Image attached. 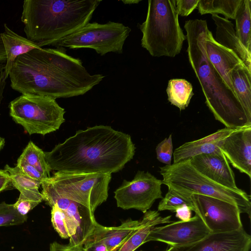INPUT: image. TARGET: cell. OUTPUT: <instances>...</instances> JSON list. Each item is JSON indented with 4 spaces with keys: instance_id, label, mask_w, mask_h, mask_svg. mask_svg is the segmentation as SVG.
I'll return each mask as SVG.
<instances>
[{
    "instance_id": "18",
    "label": "cell",
    "mask_w": 251,
    "mask_h": 251,
    "mask_svg": "<svg viewBox=\"0 0 251 251\" xmlns=\"http://www.w3.org/2000/svg\"><path fill=\"white\" fill-rule=\"evenodd\" d=\"M234 130L225 127L200 139L184 143L174 151V163L200 154L222 153L221 146L223 140Z\"/></svg>"
},
{
    "instance_id": "19",
    "label": "cell",
    "mask_w": 251,
    "mask_h": 251,
    "mask_svg": "<svg viewBox=\"0 0 251 251\" xmlns=\"http://www.w3.org/2000/svg\"><path fill=\"white\" fill-rule=\"evenodd\" d=\"M211 17L216 25L215 40L232 51L251 72V52L240 42L236 34L234 25L228 19L218 14H212Z\"/></svg>"
},
{
    "instance_id": "16",
    "label": "cell",
    "mask_w": 251,
    "mask_h": 251,
    "mask_svg": "<svg viewBox=\"0 0 251 251\" xmlns=\"http://www.w3.org/2000/svg\"><path fill=\"white\" fill-rule=\"evenodd\" d=\"M199 172L226 187L237 190L234 174L223 153L200 154L190 159Z\"/></svg>"
},
{
    "instance_id": "9",
    "label": "cell",
    "mask_w": 251,
    "mask_h": 251,
    "mask_svg": "<svg viewBox=\"0 0 251 251\" xmlns=\"http://www.w3.org/2000/svg\"><path fill=\"white\" fill-rule=\"evenodd\" d=\"M131 30L128 26L118 22L89 23L51 46L71 49H92L101 56L109 52L121 54Z\"/></svg>"
},
{
    "instance_id": "23",
    "label": "cell",
    "mask_w": 251,
    "mask_h": 251,
    "mask_svg": "<svg viewBox=\"0 0 251 251\" xmlns=\"http://www.w3.org/2000/svg\"><path fill=\"white\" fill-rule=\"evenodd\" d=\"M230 78L234 93L251 121V72L240 63L231 70Z\"/></svg>"
},
{
    "instance_id": "26",
    "label": "cell",
    "mask_w": 251,
    "mask_h": 251,
    "mask_svg": "<svg viewBox=\"0 0 251 251\" xmlns=\"http://www.w3.org/2000/svg\"><path fill=\"white\" fill-rule=\"evenodd\" d=\"M251 0H242L235 18L236 34L250 52H251Z\"/></svg>"
},
{
    "instance_id": "44",
    "label": "cell",
    "mask_w": 251,
    "mask_h": 251,
    "mask_svg": "<svg viewBox=\"0 0 251 251\" xmlns=\"http://www.w3.org/2000/svg\"><path fill=\"white\" fill-rule=\"evenodd\" d=\"M5 64H4L3 63L0 62V73L3 71L5 68Z\"/></svg>"
},
{
    "instance_id": "15",
    "label": "cell",
    "mask_w": 251,
    "mask_h": 251,
    "mask_svg": "<svg viewBox=\"0 0 251 251\" xmlns=\"http://www.w3.org/2000/svg\"><path fill=\"white\" fill-rule=\"evenodd\" d=\"M221 150L229 163L251 177V126L234 129L223 140Z\"/></svg>"
},
{
    "instance_id": "33",
    "label": "cell",
    "mask_w": 251,
    "mask_h": 251,
    "mask_svg": "<svg viewBox=\"0 0 251 251\" xmlns=\"http://www.w3.org/2000/svg\"><path fill=\"white\" fill-rule=\"evenodd\" d=\"M16 166L27 176L40 182L48 178L39 172L36 168L29 164L20 156L17 160Z\"/></svg>"
},
{
    "instance_id": "27",
    "label": "cell",
    "mask_w": 251,
    "mask_h": 251,
    "mask_svg": "<svg viewBox=\"0 0 251 251\" xmlns=\"http://www.w3.org/2000/svg\"><path fill=\"white\" fill-rule=\"evenodd\" d=\"M242 0H199L198 5L201 15L221 14L225 18L235 20Z\"/></svg>"
},
{
    "instance_id": "35",
    "label": "cell",
    "mask_w": 251,
    "mask_h": 251,
    "mask_svg": "<svg viewBox=\"0 0 251 251\" xmlns=\"http://www.w3.org/2000/svg\"><path fill=\"white\" fill-rule=\"evenodd\" d=\"M16 210L23 215L26 214L37 205L28 200L19 197L17 201L13 204Z\"/></svg>"
},
{
    "instance_id": "28",
    "label": "cell",
    "mask_w": 251,
    "mask_h": 251,
    "mask_svg": "<svg viewBox=\"0 0 251 251\" xmlns=\"http://www.w3.org/2000/svg\"><path fill=\"white\" fill-rule=\"evenodd\" d=\"M29 164L47 177H50V169L46 160L45 151L30 141L20 156Z\"/></svg>"
},
{
    "instance_id": "20",
    "label": "cell",
    "mask_w": 251,
    "mask_h": 251,
    "mask_svg": "<svg viewBox=\"0 0 251 251\" xmlns=\"http://www.w3.org/2000/svg\"><path fill=\"white\" fill-rule=\"evenodd\" d=\"M139 223L140 221L128 219L119 226L107 227L97 223L86 240L100 241L105 245L108 251H117Z\"/></svg>"
},
{
    "instance_id": "41",
    "label": "cell",
    "mask_w": 251,
    "mask_h": 251,
    "mask_svg": "<svg viewBox=\"0 0 251 251\" xmlns=\"http://www.w3.org/2000/svg\"><path fill=\"white\" fill-rule=\"evenodd\" d=\"M6 61V55L2 43L1 38L0 36V62L3 63Z\"/></svg>"
},
{
    "instance_id": "7",
    "label": "cell",
    "mask_w": 251,
    "mask_h": 251,
    "mask_svg": "<svg viewBox=\"0 0 251 251\" xmlns=\"http://www.w3.org/2000/svg\"><path fill=\"white\" fill-rule=\"evenodd\" d=\"M111 174L104 173L77 174L56 172L44 179L42 188L79 203L93 213L108 196Z\"/></svg>"
},
{
    "instance_id": "38",
    "label": "cell",
    "mask_w": 251,
    "mask_h": 251,
    "mask_svg": "<svg viewBox=\"0 0 251 251\" xmlns=\"http://www.w3.org/2000/svg\"><path fill=\"white\" fill-rule=\"evenodd\" d=\"M192 208L187 204L178 207L175 211L176 216L182 221H188L191 218Z\"/></svg>"
},
{
    "instance_id": "21",
    "label": "cell",
    "mask_w": 251,
    "mask_h": 251,
    "mask_svg": "<svg viewBox=\"0 0 251 251\" xmlns=\"http://www.w3.org/2000/svg\"><path fill=\"white\" fill-rule=\"evenodd\" d=\"M4 31L0 34L6 55V61L3 70L4 77L7 79L9 73L16 58L19 56L28 53L30 51L40 49L35 43L26 38L22 37L13 30L7 25L4 24Z\"/></svg>"
},
{
    "instance_id": "4",
    "label": "cell",
    "mask_w": 251,
    "mask_h": 251,
    "mask_svg": "<svg viewBox=\"0 0 251 251\" xmlns=\"http://www.w3.org/2000/svg\"><path fill=\"white\" fill-rule=\"evenodd\" d=\"M101 0H25L21 20L26 38L52 45L89 23Z\"/></svg>"
},
{
    "instance_id": "34",
    "label": "cell",
    "mask_w": 251,
    "mask_h": 251,
    "mask_svg": "<svg viewBox=\"0 0 251 251\" xmlns=\"http://www.w3.org/2000/svg\"><path fill=\"white\" fill-rule=\"evenodd\" d=\"M199 0H176L177 14L183 17L189 15L197 7Z\"/></svg>"
},
{
    "instance_id": "8",
    "label": "cell",
    "mask_w": 251,
    "mask_h": 251,
    "mask_svg": "<svg viewBox=\"0 0 251 251\" xmlns=\"http://www.w3.org/2000/svg\"><path fill=\"white\" fill-rule=\"evenodd\" d=\"M9 108L13 120L29 135L54 132L65 121V109L50 96L22 94L10 102Z\"/></svg>"
},
{
    "instance_id": "36",
    "label": "cell",
    "mask_w": 251,
    "mask_h": 251,
    "mask_svg": "<svg viewBox=\"0 0 251 251\" xmlns=\"http://www.w3.org/2000/svg\"><path fill=\"white\" fill-rule=\"evenodd\" d=\"M50 251H85L83 247L63 245L54 242L50 245Z\"/></svg>"
},
{
    "instance_id": "5",
    "label": "cell",
    "mask_w": 251,
    "mask_h": 251,
    "mask_svg": "<svg viewBox=\"0 0 251 251\" xmlns=\"http://www.w3.org/2000/svg\"><path fill=\"white\" fill-rule=\"evenodd\" d=\"M142 47L153 57H175L186 40L176 8V0H149L145 21L138 24Z\"/></svg>"
},
{
    "instance_id": "10",
    "label": "cell",
    "mask_w": 251,
    "mask_h": 251,
    "mask_svg": "<svg viewBox=\"0 0 251 251\" xmlns=\"http://www.w3.org/2000/svg\"><path fill=\"white\" fill-rule=\"evenodd\" d=\"M162 180L149 172L138 171L131 181L124 180L114 191L118 207L125 210L135 209L145 213L155 200L162 199Z\"/></svg>"
},
{
    "instance_id": "2",
    "label": "cell",
    "mask_w": 251,
    "mask_h": 251,
    "mask_svg": "<svg viewBox=\"0 0 251 251\" xmlns=\"http://www.w3.org/2000/svg\"><path fill=\"white\" fill-rule=\"evenodd\" d=\"M135 151L129 134L100 125L77 131L45 154L51 171L112 174L133 158Z\"/></svg>"
},
{
    "instance_id": "29",
    "label": "cell",
    "mask_w": 251,
    "mask_h": 251,
    "mask_svg": "<svg viewBox=\"0 0 251 251\" xmlns=\"http://www.w3.org/2000/svg\"><path fill=\"white\" fill-rule=\"evenodd\" d=\"M27 219V215L19 213L13 204H8L4 201L0 203V226L21 225Z\"/></svg>"
},
{
    "instance_id": "42",
    "label": "cell",
    "mask_w": 251,
    "mask_h": 251,
    "mask_svg": "<svg viewBox=\"0 0 251 251\" xmlns=\"http://www.w3.org/2000/svg\"><path fill=\"white\" fill-rule=\"evenodd\" d=\"M141 0H122V2H123L124 4H137Z\"/></svg>"
},
{
    "instance_id": "37",
    "label": "cell",
    "mask_w": 251,
    "mask_h": 251,
    "mask_svg": "<svg viewBox=\"0 0 251 251\" xmlns=\"http://www.w3.org/2000/svg\"><path fill=\"white\" fill-rule=\"evenodd\" d=\"M83 247L85 251H108L105 245L98 241L86 240Z\"/></svg>"
},
{
    "instance_id": "11",
    "label": "cell",
    "mask_w": 251,
    "mask_h": 251,
    "mask_svg": "<svg viewBox=\"0 0 251 251\" xmlns=\"http://www.w3.org/2000/svg\"><path fill=\"white\" fill-rule=\"evenodd\" d=\"M193 211L210 233L230 232L242 228L239 209L236 205L217 198L193 194L188 197Z\"/></svg>"
},
{
    "instance_id": "43",
    "label": "cell",
    "mask_w": 251,
    "mask_h": 251,
    "mask_svg": "<svg viewBox=\"0 0 251 251\" xmlns=\"http://www.w3.org/2000/svg\"><path fill=\"white\" fill-rule=\"evenodd\" d=\"M165 251H177V248L176 247L171 246Z\"/></svg>"
},
{
    "instance_id": "3",
    "label": "cell",
    "mask_w": 251,
    "mask_h": 251,
    "mask_svg": "<svg viewBox=\"0 0 251 251\" xmlns=\"http://www.w3.org/2000/svg\"><path fill=\"white\" fill-rule=\"evenodd\" d=\"M190 64L201 86L205 103L215 119L225 127L236 129L251 126L236 95L209 61L205 50L208 26L206 20H189L185 23Z\"/></svg>"
},
{
    "instance_id": "17",
    "label": "cell",
    "mask_w": 251,
    "mask_h": 251,
    "mask_svg": "<svg viewBox=\"0 0 251 251\" xmlns=\"http://www.w3.org/2000/svg\"><path fill=\"white\" fill-rule=\"evenodd\" d=\"M205 50L209 61L235 94L230 78V72L236 65L243 62L232 51L218 43L208 28L205 36Z\"/></svg>"
},
{
    "instance_id": "39",
    "label": "cell",
    "mask_w": 251,
    "mask_h": 251,
    "mask_svg": "<svg viewBox=\"0 0 251 251\" xmlns=\"http://www.w3.org/2000/svg\"><path fill=\"white\" fill-rule=\"evenodd\" d=\"M6 80L4 77V73L3 71L0 74V106L3 98V92L6 85ZM5 144V140L0 136V151L3 149Z\"/></svg>"
},
{
    "instance_id": "6",
    "label": "cell",
    "mask_w": 251,
    "mask_h": 251,
    "mask_svg": "<svg viewBox=\"0 0 251 251\" xmlns=\"http://www.w3.org/2000/svg\"><path fill=\"white\" fill-rule=\"evenodd\" d=\"M162 184L188 198L196 194L217 198L238 206L241 213L251 216V196L244 190L226 187L207 177L191 163L190 159L160 167Z\"/></svg>"
},
{
    "instance_id": "14",
    "label": "cell",
    "mask_w": 251,
    "mask_h": 251,
    "mask_svg": "<svg viewBox=\"0 0 251 251\" xmlns=\"http://www.w3.org/2000/svg\"><path fill=\"white\" fill-rule=\"evenodd\" d=\"M251 236L243 227L238 230L210 233L201 240L189 245L177 247V251H249Z\"/></svg>"
},
{
    "instance_id": "12",
    "label": "cell",
    "mask_w": 251,
    "mask_h": 251,
    "mask_svg": "<svg viewBox=\"0 0 251 251\" xmlns=\"http://www.w3.org/2000/svg\"><path fill=\"white\" fill-rule=\"evenodd\" d=\"M41 193L43 201L48 205L51 207L56 204L64 212L70 238L69 245L83 247L97 223L94 213L86 206L52 191L42 188Z\"/></svg>"
},
{
    "instance_id": "22",
    "label": "cell",
    "mask_w": 251,
    "mask_h": 251,
    "mask_svg": "<svg viewBox=\"0 0 251 251\" xmlns=\"http://www.w3.org/2000/svg\"><path fill=\"white\" fill-rule=\"evenodd\" d=\"M171 216L163 217L158 211L148 210L144 213L137 227L117 251H135L145 240L151 230L157 225L169 224Z\"/></svg>"
},
{
    "instance_id": "25",
    "label": "cell",
    "mask_w": 251,
    "mask_h": 251,
    "mask_svg": "<svg viewBox=\"0 0 251 251\" xmlns=\"http://www.w3.org/2000/svg\"><path fill=\"white\" fill-rule=\"evenodd\" d=\"M168 101L180 110L188 107L194 95L192 84L184 79H172L166 89Z\"/></svg>"
},
{
    "instance_id": "31",
    "label": "cell",
    "mask_w": 251,
    "mask_h": 251,
    "mask_svg": "<svg viewBox=\"0 0 251 251\" xmlns=\"http://www.w3.org/2000/svg\"><path fill=\"white\" fill-rule=\"evenodd\" d=\"M51 221L54 229L62 238H69L64 213L56 204L51 206Z\"/></svg>"
},
{
    "instance_id": "24",
    "label": "cell",
    "mask_w": 251,
    "mask_h": 251,
    "mask_svg": "<svg viewBox=\"0 0 251 251\" xmlns=\"http://www.w3.org/2000/svg\"><path fill=\"white\" fill-rule=\"evenodd\" d=\"M4 170L9 175L11 182L20 192L19 197L38 205L43 201V196L39 191L42 182L27 176L16 166L12 167L6 164Z\"/></svg>"
},
{
    "instance_id": "40",
    "label": "cell",
    "mask_w": 251,
    "mask_h": 251,
    "mask_svg": "<svg viewBox=\"0 0 251 251\" xmlns=\"http://www.w3.org/2000/svg\"><path fill=\"white\" fill-rule=\"evenodd\" d=\"M11 182L9 174L5 170L0 169V192L5 190Z\"/></svg>"
},
{
    "instance_id": "13",
    "label": "cell",
    "mask_w": 251,
    "mask_h": 251,
    "mask_svg": "<svg viewBox=\"0 0 251 251\" xmlns=\"http://www.w3.org/2000/svg\"><path fill=\"white\" fill-rule=\"evenodd\" d=\"M210 233L203 221L195 214L188 221L180 220L155 226L149 233L145 243L156 241L171 246H184L201 240Z\"/></svg>"
},
{
    "instance_id": "32",
    "label": "cell",
    "mask_w": 251,
    "mask_h": 251,
    "mask_svg": "<svg viewBox=\"0 0 251 251\" xmlns=\"http://www.w3.org/2000/svg\"><path fill=\"white\" fill-rule=\"evenodd\" d=\"M155 151L157 159L159 162L168 165L171 164L174 152L172 134L157 145Z\"/></svg>"
},
{
    "instance_id": "1",
    "label": "cell",
    "mask_w": 251,
    "mask_h": 251,
    "mask_svg": "<svg viewBox=\"0 0 251 251\" xmlns=\"http://www.w3.org/2000/svg\"><path fill=\"white\" fill-rule=\"evenodd\" d=\"M11 87L22 94L54 99L83 95L99 84L104 76L91 75L79 58L64 48L33 50L18 57L9 73Z\"/></svg>"
},
{
    "instance_id": "30",
    "label": "cell",
    "mask_w": 251,
    "mask_h": 251,
    "mask_svg": "<svg viewBox=\"0 0 251 251\" xmlns=\"http://www.w3.org/2000/svg\"><path fill=\"white\" fill-rule=\"evenodd\" d=\"M184 204L190 206L193 211L194 208L189 198L183 197L172 189L168 188L165 197L159 203L158 210H169L175 212L178 207Z\"/></svg>"
}]
</instances>
